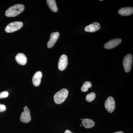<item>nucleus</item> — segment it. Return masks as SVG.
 <instances>
[{"label":"nucleus","mask_w":133,"mask_h":133,"mask_svg":"<svg viewBox=\"0 0 133 133\" xmlns=\"http://www.w3.org/2000/svg\"><path fill=\"white\" fill-rule=\"evenodd\" d=\"M24 9V6L22 4H16L10 7L6 10L5 15L8 17H15L21 14Z\"/></svg>","instance_id":"nucleus-1"},{"label":"nucleus","mask_w":133,"mask_h":133,"mask_svg":"<svg viewBox=\"0 0 133 133\" xmlns=\"http://www.w3.org/2000/svg\"><path fill=\"white\" fill-rule=\"evenodd\" d=\"M69 91L65 88H63L55 94L54 96V101L57 104H62L66 99Z\"/></svg>","instance_id":"nucleus-2"},{"label":"nucleus","mask_w":133,"mask_h":133,"mask_svg":"<svg viewBox=\"0 0 133 133\" xmlns=\"http://www.w3.org/2000/svg\"><path fill=\"white\" fill-rule=\"evenodd\" d=\"M23 26V23L21 22H14L8 24L5 29L6 33H11L15 32L21 29Z\"/></svg>","instance_id":"nucleus-3"},{"label":"nucleus","mask_w":133,"mask_h":133,"mask_svg":"<svg viewBox=\"0 0 133 133\" xmlns=\"http://www.w3.org/2000/svg\"><path fill=\"white\" fill-rule=\"evenodd\" d=\"M132 56L131 54H128L124 57L123 65L126 72H129L131 71L132 64Z\"/></svg>","instance_id":"nucleus-4"},{"label":"nucleus","mask_w":133,"mask_h":133,"mask_svg":"<svg viewBox=\"0 0 133 133\" xmlns=\"http://www.w3.org/2000/svg\"><path fill=\"white\" fill-rule=\"evenodd\" d=\"M105 107L109 113L112 112L115 108V102L114 98L112 97L107 98L105 103Z\"/></svg>","instance_id":"nucleus-5"},{"label":"nucleus","mask_w":133,"mask_h":133,"mask_svg":"<svg viewBox=\"0 0 133 133\" xmlns=\"http://www.w3.org/2000/svg\"><path fill=\"white\" fill-rule=\"evenodd\" d=\"M68 59L66 55H62L59 58L58 63V68L60 71H62L65 70L68 65Z\"/></svg>","instance_id":"nucleus-6"},{"label":"nucleus","mask_w":133,"mask_h":133,"mask_svg":"<svg viewBox=\"0 0 133 133\" xmlns=\"http://www.w3.org/2000/svg\"><path fill=\"white\" fill-rule=\"evenodd\" d=\"M122 42L121 38H115L110 40L104 45L105 49H113L119 45Z\"/></svg>","instance_id":"nucleus-7"},{"label":"nucleus","mask_w":133,"mask_h":133,"mask_svg":"<svg viewBox=\"0 0 133 133\" xmlns=\"http://www.w3.org/2000/svg\"><path fill=\"white\" fill-rule=\"evenodd\" d=\"M59 33L58 32H53L51 33L49 41L48 43V48H52L55 45L58 39L59 38Z\"/></svg>","instance_id":"nucleus-8"},{"label":"nucleus","mask_w":133,"mask_h":133,"mask_svg":"<svg viewBox=\"0 0 133 133\" xmlns=\"http://www.w3.org/2000/svg\"><path fill=\"white\" fill-rule=\"evenodd\" d=\"M42 77V73L41 71H37L35 73L32 78V83L35 86L38 87L40 85Z\"/></svg>","instance_id":"nucleus-9"},{"label":"nucleus","mask_w":133,"mask_h":133,"mask_svg":"<svg viewBox=\"0 0 133 133\" xmlns=\"http://www.w3.org/2000/svg\"><path fill=\"white\" fill-rule=\"evenodd\" d=\"M100 28V25L99 23L97 22H94L85 28L84 30L86 32H94L98 31Z\"/></svg>","instance_id":"nucleus-10"},{"label":"nucleus","mask_w":133,"mask_h":133,"mask_svg":"<svg viewBox=\"0 0 133 133\" xmlns=\"http://www.w3.org/2000/svg\"><path fill=\"white\" fill-rule=\"evenodd\" d=\"M16 61L17 63L21 65H23L26 64L27 58L25 55L22 53H19L15 57Z\"/></svg>","instance_id":"nucleus-11"},{"label":"nucleus","mask_w":133,"mask_h":133,"mask_svg":"<svg viewBox=\"0 0 133 133\" xmlns=\"http://www.w3.org/2000/svg\"><path fill=\"white\" fill-rule=\"evenodd\" d=\"M119 14L123 16H128L132 14L133 8L132 7H125L122 8L118 11Z\"/></svg>","instance_id":"nucleus-12"},{"label":"nucleus","mask_w":133,"mask_h":133,"mask_svg":"<svg viewBox=\"0 0 133 133\" xmlns=\"http://www.w3.org/2000/svg\"><path fill=\"white\" fill-rule=\"evenodd\" d=\"M95 122L90 119L85 118L82 120V125L86 128H90L95 125Z\"/></svg>","instance_id":"nucleus-13"},{"label":"nucleus","mask_w":133,"mask_h":133,"mask_svg":"<svg viewBox=\"0 0 133 133\" xmlns=\"http://www.w3.org/2000/svg\"><path fill=\"white\" fill-rule=\"evenodd\" d=\"M46 1L49 8L51 11L54 12H57L58 9L55 0H47Z\"/></svg>","instance_id":"nucleus-14"},{"label":"nucleus","mask_w":133,"mask_h":133,"mask_svg":"<svg viewBox=\"0 0 133 133\" xmlns=\"http://www.w3.org/2000/svg\"><path fill=\"white\" fill-rule=\"evenodd\" d=\"M31 120L30 115L27 114L24 112H22L20 117V120L23 123H27L30 122Z\"/></svg>","instance_id":"nucleus-15"},{"label":"nucleus","mask_w":133,"mask_h":133,"mask_svg":"<svg viewBox=\"0 0 133 133\" xmlns=\"http://www.w3.org/2000/svg\"><path fill=\"white\" fill-rule=\"evenodd\" d=\"M92 87V84L89 81H86L83 84V86L81 87V90L82 92H86L88 90V89Z\"/></svg>","instance_id":"nucleus-16"},{"label":"nucleus","mask_w":133,"mask_h":133,"mask_svg":"<svg viewBox=\"0 0 133 133\" xmlns=\"http://www.w3.org/2000/svg\"><path fill=\"white\" fill-rule=\"evenodd\" d=\"M96 95L94 92H91L87 95L86 100L88 102H91L95 99Z\"/></svg>","instance_id":"nucleus-17"},{"label":"nucleus","mask_w":133,"mask_h":133,"mask_svg":"<svg viewBox=\"0 0 133 133\" xmlns=\"http://www.w3.org/2000/svg\"><path fill=\"white\" fill-rule=\"evenodd\" d=\"M9 95V93L7 91L2 92L0 93V99L5 98L8 97Z\"/></svg>","instance_id":"nucleus-18"},{"label":"nucleus","mask_w":133,"mask_h":133,"mask_svg":"<svg viewBox=\"0 0 133 133\" xmlns=\"http://www.w3.org/2000/svg\"><path fill=\"white\" fill-rule=\"evenodd\" d=\"M6 108L5 105L0 104V112L5 111H6Z\"/></svg>","instance_id":"nucleus-19"},{"label":"nucleus","mask_w":133,"mask_h":133,"mask_svg":"<svg viewBox=\"0 0 133 133\" xmlns=\"http://www.w3.org/2000/svg\"><path fill=\"white\" fill-rule=\"evenodd\" d=\"M24 112L27 114L30 115V111L29 109L27 107V106H25V107L23 108Z\"/></svg>","instance_id":"nucleus-20"},{"label":"nucleus","mask_w":133,"mask_h":133,"mask_svg":"<svg viewBox=\"0 0 133 133\" xmlns=\"http://www.w3.org/2000/svg\"><path fill=\"white\" fill-rule=\"evenodd\" d=\"M64 133H73L71 131H69V130H66V131H65Z\"/></svg>","instance_id":"nucleus-21"},{"label":"nucleus","mask_w":133,"mask_h":133,"mask_svg":"<svg viewBox=\"0 0 133 133\" xmlns=\"http://www.w3.org/2000/svg\"><path fill=\"white\" fill-rule=\"evenodd\" d=\"M113 133H124L122 131H119V132H114Z\"/></svg>","instance_id":"nucleus-22"},{"label":"nucleus","mask_w":133,"mask_h":133,"mask_svg":"<svg viewBox=\"0 0 133 133\" xmlns=\"http://www.w3.org/2000/svg\"><path fill=\"white\" fill-rule=\"evenodd\" d=\"M81 120H83V119L81 118Z\"/></svg>","instance_id":"nucleus-23"},{"label":"nucleus","mask_w":133,"mask_h":133,"mask_svg":"<svg viewBox=\"0 0 133 133\" xmlns=\"http://www.w3.org/2000/svg\"><path fill=\"white\" fill-rule=\"evenodd\" d=\"M80 126H81V125H79Z\"/></svg>","instance_id":"nucleus-24"}]
</instances>
